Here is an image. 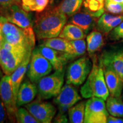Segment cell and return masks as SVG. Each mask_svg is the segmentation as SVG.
<instances>
[{
	"instance_id": "6da1fadb",
	"label": "cell",
	"mask_w": 123,
	"mask_h": 123,
	"mask_svg": "<svg viewBox=\"0 0 123 123\" xmlns=\"http://www.w3.org/2000/svg\"><path fill=\"white\" fill-rule=\"evenodd\" d=\"M67 22V15L56 7L39 17L35 22L34 30L39 39L57 37Z\"/></svg>"
},
{
	"instance_id": "7a4b0ae2",
	"label": "cell",
	"mask_w": 123,
	"mask_h": 123,
	"mask_svg": "<svg viewBox=\"0 0 123 123\" xmlns=\"http://www.w3.org/2000/svg\"><path fill=\"white\" fill-rule=\"evenodd\" d=\"M2 25L3 39L14 46L33 51L35 44V32L33 27L22 28L7 21L4 17H0Z\"/></svg>"
},
{
	"instance_id": "3957f363",
	"label": "cell",
	"mask_w": 123,
	"mask_h": 123,
	"mask_svg": "<svg viewBox=\"0 0 123 123\" xmlns=\"http://www.w3.org/2000/svg\"><path fill=\"white\" fill-rule=\"evenodd\" d=\"M80 93L86 99L97 97L107 100L110 93L105 83L103 70L100 64L93 63L85 83L81 87Z\"/></svg>"
},
{
	"instance_id": "277c9868",
	"label": "cell",
	"mask_w": 123,
	"mask_h": 123,
	"mask_svg": "<svg viewBox=\"0 0 123 123\" xmlns=\"http://www.w3.org/2000/svg\"><path fill=\"white\" fill-rule=\"evenodd\" d=\"M64 71H55L53 74L43 77L38 81L37 88L40 98L49 99L59 94L64 83Z\"/></svg>"
},
{
	"instance_id": "5b68a950",
	"label": "cell",
	"mask_w": 123,
	"mask_h": 123,
	"mask_svg": "<svg viewBox=\"0 0 123 123\" xmlns=\"http://www.w3.org/2000/svg\"><path fill=\"white\" fill-rule=\"evenodd\" d=\"M92 68V63L88 58L82 57L74 62L67 68L66 83L81 85L86 80Z\"/></svg>"
},
{
	"instance_id": "8992f818",
	"label": "cell",
	"mask_w": 123,
	"mask_h": 123,
	"mask_svg": "<svg viewBox=\"0 0 123 123\" xmlns=\"http://www.w3.org/2000/svg\"><path fill=\"white\" fill-rule=\"evenodd\" d=\"M51 63L40 53L37 48L32 51L27 76L31 82H38L43 77L50 74L53 69Z\"/></svg>"
},
{
	"instance_id": "52a82bcc",
	"label": "cell",
	"mask_w": 123,
	"mask_h": 123,
	"mask_svg": "<svg viewBox=\"0 0 123 123\" xmlns=\"http://www.w3.org/2000/svg\"><path fill=\"white\" fill-rule=\"evenodd\" d=\"M105 100L92 97L86 101L84 123H106L109 113Z\"/></svg>"
},
{
	"instance_id": "ba28073f",
	"label": "cell",
	"mask_w": 123,
	"mask_h": 123,
	"mask_svg": "<svg viewBox=\"0 0 123 123\" xmlns=\"http://www.w3.org/2000/svg\"><path fill=\"white\" fill-rule=\"evenodd\" d=\"M0 97L4 103L9 119L12 122L16 120L18 110L10 75H5L0 80Z\"/></svg>"
},
{
	"instance_id": "9c48e42d",
	"label": "cell",
	"mask_w": 123,
	"mask_h": 123,
	"mask_svg": "<svg viewBox=\"0 0 123 123\" xmlns=\"http://www.w3.org/2000/svg\"><path fill=\"white\" fill-rule=\"evenodd\" d=\"M31 53L32 51H10L2 47L0 50V66L5 74L11 75Z\"/></svg>"
},
{
	"instance_id": "30bf717a",
	"label": "cell",
	"mask_w": 123,
	"mask_h": 123,
	"mask_svg": "<svg viewBox=\"0 0 123 123\" xmlns=\"http://www.w3.org/2000/svg\"><path fill=\"white\" fill-rule=\"evenodd\" d=\"M25 107L39 123H50L56 111L53 104L38 100L27 104Z\"/></svg>"
},
{
	"instance_id": "8fae6325",
	"label": "cell",
	"mask_w": 123,
	"mask_h": 123,
	"mask_svg": "<svg viewBox=\"0 0 123 123\" xmlns=\"http://www.w3.org/2000/svg\"><path fill=\"white\" fill-rule=\"evenodd\" d=\"M6 13L4 17L7 21L22 28L33 27V23L30 15L23 7L15 4L6 7Z\"/></svg>"
},
{
	"instance_id": "7c38bea8",
	"label": "cell",
	"mask_w": 123,
	"mask_h": 123,
	"mask_svg": "<svg viewBox=\"0 0 123 123\" xmlns=\"http://www.w3.org/2000/svg\"><path fill=\"white\" fill-rule=\"evenodd\" d=\"M103 70L106 84L110 96L113 97L121 96L123 90V81L116 71L107 63L99 62Z\"/></svg>"
},
{
	"instance_id": "4fadbf2b",
	"label": "cell",
	"mask_w": 123,
	"mask_h": 123,
	"mask_svg": "<svg viewBox=\"0 0 123 123\" xmlns=\"http://www.w3.org/2000/svg\"><path fill=\"white\" fill-rule=\"evenodd\" d=\"M80 100L81 97L76 89L70 84L66 83L59 94L55 96L54 101L58 107L71 108Z\"/></svg>"
},
{
	"instance_id": "5bb4252c",
	"label": "cell",
	"mask_w": 123,
	"mask_h": 123,
	"mask_svg": "<svg viewBox=\"0 0 123 123\" xmlns=\"http://www.w3.org/2000/svg\"><path fill=\"white\" fill-rule=\"evenodd\" d=\"M99 62L111 66L123 81V51L112 50L105 51L101 54Z\"/></svg>"
},
{
	"instance_id": "9a60e30c",
	"label": "cell",
	"mask_w": 123,
	"mask_h": 123,
	"mask_svg": "<svg viewBox=\"0 0 123 123\" xmlns=\"http://www.w3.org/2000/svg\"><path fill=\"white\" fill-rule=\"evenodd\" d=\"M100 17V15L98 14L91 13L86 10L82 12H78L72 15L68 22L79 26L87 34L93 27Z\"/></svg>"
},
{
	"instance_id": "2e32d148",
	"label": "cell",
	"mask_w": 123,
	"mask_h": 123,
	"mask_svg": "<svg viewBox=\"0 0 123 123\" xmlns=\"http://www.w3.org/2000/svg\"><path fill=\"white\" fill-rule=\"evenodd\" d=\"M40 53L51 63L55 71L64 70V66L67 63L63 57V53L56 51L50 47L41 44L37 47Z\"/></svg>"
},
{
	"instance_id": "e0dca14e",
	"label": "cell",
	"mask_w": 123,
	"mask_h": 123,
	"mask_svg": "<svg viewBox=\"0 0 123 123\" xmlns=\"http://www.w3.org/2000/svg\"><path fill=\"white\" fill-rule=\"evenodd\" d=\"M37 87L34 83L25 81L20 86L17 95V104L20 107L31 102L38 92Z\"/></svg>"
},
{
	"instance_id": "ac0fdd59",
	"label": "cell",
	"mask_w": 123,
	"mask_h": 123,
	"mask_svg": "<svg viewBox=\"0 0 123 123\" xmlns=\"http://www.w3.org/2000/svg\"><path fill=\"white\" fill-rule=\"evenodd\" d=\"M31 55H29L28 56H27L22 62V63L20 64L16 68V70L10 75L14 93V96L16 100L17 99V95L19 87L24 78L25 74L26 73L28 65L30 63Z\"/></svg>"
},
{
	"instance_id": "d6986e66",
	"label": "cell",
	"mask_w": 123,
	"mask_h": 123,
	"mask_svg": "<svg viewBox=\"0 0 123 123\" xmlns=\"http://www.w3.org/2000/svg\"><path fill=\"white\" fill-rule=\"evenodd\" d=\"M59 37L68 41H75L84 39L86 37V33L79 26L69 23L66 25H65Z\"/></svg>"
},
{
	"instance_id": "ffe728a7",
	"label": "cell",
	"mask_w": 123,
	"mask_h": 123,
	"mask_svg": "<svg viewBox=\"0 0 123 123\" xmlns=\"http://www.w3.org/2000/svg\"><path fill=\"white\" fill-rule=\"evenodd\" d=\"M87 50L90 55L95 54L100 50L104 44L102 33L99 31H93L86 38Z\"/></svg>"
},
{
	"instance_id": "44dd1931",
	"label": "cell",
	"mask_w": 123,
	"mask_h": 123,
	"mask_svg": "<svg viewBox=\"0 0 123 123\" xmlns=\"http://www.w3.org/2000/svg\"><path fill=\"white\" fill-rule=\"evenodd\" d=\"M69 53H63V57L66 61L84 55L87 49V43L84 39L71 41Z\"/></svg>"
},
{
	"instance_id": "7402d4cb",
	"label": "cell",
	"mask_w": 123,
	"mask_h": 123,
	"mask_svg": "<svg viewBox=\"0 0 123 123\" xmlns=\"http://www.w3.org/2000/svg\"><path fill=\"white\" fill-rule=\"evenodd\" d=\"M106 107L109 114L123 118V100L121 96H109L107 99Z\"/></svg>"
},
{
	"instance_id": "603a6c76",
	"label": "cell",
	"mask_w": 123,
	"mask_h": 123,
	"mask_svg": "<svg viewBox=\"0 0 123 123\" xmlns=\"http://www.w3.org/2000/svg\"><path fill=\"white\" fill-rule=\"evenodd\" d=\"M84 1V0H63L56 9L67 16H72L79 11Z\"/></svg>"
},
{
	"instance_id": "cb8c5ba5",
	"label": "cell",
	"mask_w": 123,
	"mask_h": 123,
	"mask_svg": "<svg viewBox=\"0 0 123 123\" xmlns=\"http://www.w3.org/2000/svg\"><path fill=\"white\" fill-rule=\"evenodd\" d=\"M56 51L68 53L70 50V41L61 37H54L46 39L42 44Z\"/></svg>"
},
{
	"instance_id": "d4e9b609",
	"label": "cell",
	"mask_w": 123,
	"mask_h": 123,
	"mask_svg": "<svg viewBox=\"0 0 123 123\" xmlns=\"http://www.w3.org/2000/svg\"><path fill=\"white\" fill-rule=\"evenodd\" d=\"M86 102L83 101L73 106L68 111L69 120L71 123H84Z\"/></svg>"
},
{
	"instance_id": "484cf974",
	"label": "cell",
	"mask_w": 123,
	"mask_h": 123,
	"mask_svg": "<svg viewBox=\"0 0 123 123\" xmlns=\"http://www.w3.org/2000/svg\"><path fill=\"white\" fill-rule=\"evenodd\" d=\"M105 0H84L83 5L86 10L101 15L104 13Z\"/></svg>"
},
{
	"instance_id": "4316f807",
	"label": "cell",
	"mask_w": 123,
	"mask_h": 123,
	"mask_svg": "<svg viewBox=\"0 0 123 123\" xmlns=\"http://www.w3.org/2000/svg\"><path fill=\"white\" fill-rule=\"evenodd\" d=\"M50 0H29L23 9L26 11L42 12L48 5Z\"/></svg>"
},
{
	"instance_id": "83f0119b",
	"label": "cell",
	"mask_w": 123,
	"mask_h": 123,
	"mask_svg": "<svg viewBox=\"0 0 123 123\" xmlns=\"http://www.w3.org/2000/svg\"><path fill=\"white\" fill-rule=\"evenodd\" d=\"M16 121L18 123H39L29 111L24 108L18 109L16 113Z\"/></svg>"
},
{
	"instance_id": "f1b7e54d",
	"label": "cell",
	"mask_w": 123,
	"mask_h": 123,
	"mask_svg": "<svg viewBox=\"0 0 123 123\" xmlns=\"http://www.w3.org/2000/svg\"><path fill=\"white\" fill-rule=\"evenodd\" d=\"M104 8L112 14H123V3L117 2L111 0H105Z\"/></svg>"
},
{
	"instance_id": "f546056e",
	"label": "cell",
	"mask_w": 123,
	"mask_h": 123,
	"mask_svg": "<svg viewBox=\"0 0 123 123\" xmlns=\"http://www.w3.org/2000/svg\"><path fill=\"white\" fill-rule=\"evenodd\" d=\"M115 15L109 13H103L100 17L96 22V27L98 31L103 33L104 29Z\"/></svg>"
},
{
	"instance_id": "4dcf8cb0",
	"label": "cell",
	"mask_w": 123,
	"mask_h": 123,
	"mask_svg": "<svg viewBox=\"0 0 123 123\" xmlns=\"http://www.w3.org/2000/svg\"><path fill=\"white\" fill-rule=\"evenodd\" d=\"M109 34L110 38L112 41H123V21Z\"/></svg>"
},
{
	"instance_id": "1f68e13d",
	"label": "cell",
	"mask_w": 123,
	"mask_h": 123,
	"mask_svg": "<svg viewBox=\"0 0 123 123\" xmlns=\"http://www.w3.org/2000/svg\"><path fill=\"white\" fill-rule=\"evenodd\" d=\"M123 21V14L120 15H115L114 18L110 21V22L109 23V24L107 25V26L105 27V29H104L102 33L105 34H109L115 27H116L117 26L119 25L120 24H121Z\"/></svg>"
},
{
	"instance_id": "d6a6232c",
	"label": "cell",
	"mask_w": 123,
	"mask_h": 123,
	"mask_svg": "<svg viewBox=\"0 0 123 123\" xmlns=\"http://www.w3.org/2000/svg\"><path fill=\"white\" fill-rule=\"evenodd\" d=\"M19 2L20 0H0V7L6 8L13 4H19Z\"/></svg>"
},
{
	"instance_id": "836d02e7",
	"label": "cell",
	"mask_w": 123,
	"mask_h": 123,
	"mask_svg": "<svg viewBox=\"0 0 123 123\" xmlns=\"http://www.w3.org/2000/svg\"><path fill=\"white\" fill-rule=\"evenodd\" d=\"M5 107L4 103L0 97V123H2L4 121L5 118Z\"/></svg>"
},
{
	"instance_id": "e575fe53",
	"label": "cell",
	"mask_w": 123,
	"mask_h": 123,
	"mask_svg": "<svg viewBox=\"0 0 123 123\" xmlns=\"http://www.w3.org/2000/svg\"><path fill=\"white\" fill-rule=\"evenodd\" d=\"M108 123H123V118L113 116L110 115L107 118Z\"/></svg>"
},
{
	"instance_id": "d590c367",
	"label": "cell",
	"mask_w": 123,
	"mask_h": 123,
	"mask_svg": "<svg viewBox=\"0 0 123 123\" xmlns=\"http://www.w3.org/2000/svg\"><path fill=\"white\" fill-rule=\"evenodd\" d=\"M55 123H67V117H66L65 113H60L58 115V116L55 117Z\"/></svg>"
},
{
	"instance_id": "8d00e7d4",
	"label": "cell",
	"mask_w": 123,
	"mask_h": 123,
	"mask_svg": "<svg viewBox=\"0 0 123 123\" xmlns=\"http://www.w3.org/2000/svg\"><path fill=\"white\" fill-rule=\"evenodd\" d=\"M2 40L3 38L2 36V34L0 33V50H1V48H2Z\"/></svg>"
},
{
	"instance_id": "74e56055",
	"label": "cell",
	"mask_w": 123,
	"mask_h": 123,
	"mask_svg": "<svg viewBox=\"0 0 123 123\" xmlns=\"http://www.w3.org/2000/svg\"><path fill=\"white\" fill-rule=\"evenodd\" d=\"M29 0H22V6H24L26 5L27 4V3L29 2Z\"/></svg>"
},
{
	"instance_id": "f35d334b",
	"label": "cell",
	"mask_w": 123,
	"mask_h": 123,
	"mask_svg": "<svg viewBox=\"0 0 123 123\" xmlns=\"http://www.w3.org/2000/svg\"><path fill=\"white\" fill-rule=\"evenodd\" d=\"M2 23L1 22V21H0V33L1 34L2 33Z\"/></svg>"
},
{
	"instance_id": "ab89813d",
	"label": "cell",
	"mask_w": 123,
	"mask_h": 123,
	"mask_svg": "<svg viewBox=\"0 0 123 123\" xmlns=\"http://www.w3.org/2000/svg\"><path fill=\"white\" fill-rule=\"evenodd\" d=\"M111 1H115V2H117L123 3V0H111Z\"/></svg>"
},
{
	"instance_id": "60d3db41",
	"label": "cell",
	"mask_w": 123,
	"mask_h": 123,
	"mask_svg": "<svg viewBox=\"0 0 123 123\" xmlns=\"http://www.w3.org/2000/svg\"><path fill=\"white\" fill-rule=\"evenodd\" d=\"M2 78V73H1V71H0V78Z\"/></svg>"
},
{
	"instance_id": "b9f144b4",
	"label": "cell",
	"mask_w": 123,
	"mask_h": 123,
	"mask_svg": "<svg viewBox=\"0 0 123 123\" xmlns=\"http://www.w3.org/2000/svg\"><path fill=\"white\" fill-rule=\"evenodd\" d=\"M121 98H122V99L123 100V93L122 94V95H121Z\"/></svg>"
},
{
	"instance_id": "7bdbcfd3",
	"label": "cell",
	"mask_w": 123,
	"mask_h": 123,
	"mask_svg": "<svg viewBox=\"0 0 123 123\" xmlns=\"http://www.w3.org/2000/svg\"><path fill=\"white\" fill-rule=\"evenodd\" d=\"M53 0H51V2H53Z\"/></svg>"
}]
</instances>
